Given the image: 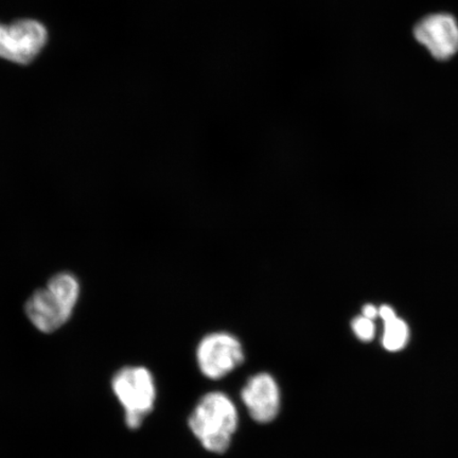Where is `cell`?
Masks as SVG:
<instances>
[{
	"label": "cell",
	"mask_w": 458,
	"mask_h": 458,
	"mask_svg": "<svg viewBox=\"0 0 458 458\" xmlns=\"http://www.w3.org/2000/svg\"><path fill=\"white\" fill-rule=\"evenodd\" d=\"M79 294L80 285L72 274H56L46 288L37 290L27 301V317L43 334H53L71 318Z\"/></svg>",
	"instance_id": "7a4b0ae2"
},
{
	"label": "cell",
	"mask_w": 458,
	"mask_h": 458,
	"mask_svg": "<svg viewBox=\"0 0 458 458\" xmlns=\"http://www.w3.org/2000/svg\"><path fill=\"white\" fill-rule=\"evenodd\" d=\"M188 426L206 451L225 454L239 427L237 406L225 393H208L189 417Z\"/></svg>",
	"instance_id": "6da1fadb"
},
{
	"label": "cell",
	"mask_w": 458,
	"mask_h": 458,
	"mask_svg": "<svg viewBox=\"0 0 458 458\" xmlns=\"http://www.w3.org/2000/svg\"><path fill=\"white\" fill-rule=\"evenodd\" d=\"M114 396L123 405L125 425L137 429L151 413L157 400L156 382L145 368H125L119 370L112 380Z\"/></svg>",
	"instance_id": "3957f363"
},
{
	"label": "cell",
	"mask_w": 458,
	"mask_h": 458,
	"mask_svg": "<svg viewBox=\"0 0 458 458\" xmlns=\"http://www.w3.org/2000/svg\"><path fill=\"white\" fill-rule=\"evenodd\" d=\"M415 38L438 60L449 59L458 50V26L454 17L431 15L415 28Z\"/></svg>",
	"instance_id": "52a82bcc"
},
{
	"label": "cell",
	"mask_w": 458,
	"mask_h": 458,
	"mask_svg": "<svg viewBox=\"0 0 458 458\" xmlns=\"http://www.w3.org/2000/svg\"><path fill=\"white\" fill-rule=\"evenodd\" d=\"M352 329L360 341L369 343L375 339V320L365 318L362 314L352 320Z\"/></svg>",
	"instance_id": "9c48e42d"
},
{
	"label": "cell",
	"mask_w": 458,
	"mask_h": 458,
	"mask_svg": "<svg viewBox=\"0 0 458 458\" xmlns=\"http://www.w3.org/2000/svg\"><path fill=\"white\" fill-rule=\"evenodd\" d=\"M242 342L228 332H213L203 337L197 349V362L208 379L220 380L244 363Z\"/></svg>",
	"instance_id": "277c9868"
},
{
	"label": "cell",
	"mask_w": 458,
	"mask_h": 458,
	"mask_svg": "<svg viewBox=\"0 0 458 458\" xmlns=\"http://www.w3.org/2000/svg\"><path fill=\"white\" fill-rule=\"evenodd\" d=\"M362 315L365 318L375 320L379 317V308H377L375 305H371V303H368V305H365L362 308Z\"/></svg>",
	"instance_id": "30bf717a"
},
{
	"label": "cell",
	"mask_w": 458,
	"mask_h": 458,
	"mask_svg": "<svg viewBox=\"0 0 458 458\" xmlns=\"http://www.w3.org/2000/svg\"><path fill=\"white\" fill-rule=\"evenodd\" d=\"M379 317L385 322V332L382 335V345L388 352H399L408 345L410 329L403 318L397 317L391 306H381Z\"/></svg>",
	"instance_id": "ba28073f"
},
{
	"label": "cell",
	"mask_w": 458,
	"mask_h": 458,
	"mask_svg": "<svg viewBox=\"0 0 458 458\" xmlns=\"http://www.w3.org/2000/svg\"><path fill=\"white\" fill-rule=\"evenodd\" d=\"M242 400L254 421L267 425L276 420L282 409L278 382L268 372L251 376L242 389Z\"/></svg>",
	"instance_id": "8992f818"
},
{
	"label": "cell",
	"mask_w": 458,
	"mask_h": 458,
	"mask_svg": "<svg viewBox=\"0 0 458 458\" xmlns=\"http://www.w3.org/2000/svg\"><path fill=\"white\" fill-rule=\"evenodd\" d=\"M47 42V30L41 22L24 20L11 25H0V57L28 64Z\"/></svg>",
	"instance_id": "5b68a950"
}]
</instances>
